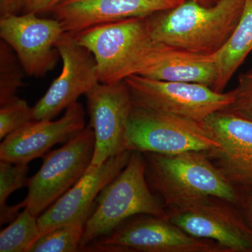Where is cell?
I'll return each instance as SVG.
<instances>
[{
	"mask_svg": "<svg viewBox=\"0 0 252 252\" xmlns=\"http://www.w3.org/2000/svg\"><path fill=\"white\" fill-rule=\"evenodd\" d=\"M83 252H226L215 242L187 234L168 219L149 215L126 220Z\"/></svg>",
	"mask_w": 252,
	"mask_h": 252,
	"instance_id": "52a82bcc",
	"label": "cell"
},
{
	"mask_svg": "<svg viewBox=\"0 0 252 252\" xmlns=\"http://www.w3.org/2000/svg\"><path fill=\"white\" fill-rule=\"evenodd\" d=\"M55 47L62 59V72L33 107L34 120L54 119L99 83L94 55L74 34L64 32Z\"/></svg>",
	"mask_w": 252,
	"mask_h": 252,
	"instance_id": "30bf717a",
	"label": "cell"
},
{
	"mask_svg": "<svg viewBox=\"0 0 252 252\" xmlns=\"http://www.w3.org/2000/svg\"><path fill=\"white\" fill-rule=\"evenodd\" d=\"M38 217L28 209L18 215L0 233V252H27L40 237Z\"/></svg>",
	"mask_w": 252,
	"mask_h": 252,
	"instance_id": "d6986e66",
	"label": "cell"
},
{
	"mask_svg": "<svg viewBox=\"0 0 252 252\" xmlns=\"http://www.w3.org/2000/svg\"><path fill=\"white\" fill-rule=\"evenodd\" d=\"M34 120V111L24 99L16 97L0 109V139L2 140Z\"/></svg>",
	"mask_w": 252,
	"mask_h": 252,
	"instance_id": "603a6c76",
	"label": "cell"
},
{
	"mask_svg": "<svg viewBox=\"0 0 252 252\" xmlns=\"http://www.w3.org/2000/svg\"><path fill=\"white\" fill-rule=\"evenodd\" d=\"M234 91V100L226 110L252 121V67L240 74Z\"/></svg>",
	"mask_w": 252,
	"mask_h": 252,
	"instance_id": "cb8c5ba5",
	"label": "cell"
},
{
	"mask_svg": "<svg viewBox=\"0 0 252 252\" xmlns=\"http://www.w3.org/2000/svg\"><path fill=\"white\" fill-rule=\"evenodd\" d=\"M22 1H25V0H22Z\"/></svg>",
	"mask_w": 252,
	"mask_h": 252,
	"instance_id": "83f0119b",
	"label": "cell"
},
{
	"mask_svg": "<svg viewBox=\"0 0 252 252\" xmlns=\"http://www.w3.org/2000/svg\"><path fill=\"white\" fill-rule=\"evenodd\" d=\"M28 164L13 163L0 160V223H11L22 209L20 203L9 206L6 201L18 189L28 187Z\"/></svg>",
	"mask_w": 252,
	"mask_h": 252,
	"instance_id": "44dd1931",
	"label": "cell"
},
{
	"mask_svg": "<svg viewBox=\"0 0 252 252\" xmlns=\"http://www.w3.org/2000/svg\"><path fill=\"white\" fill-rule=\"evenodd\" d=\"M23 66L13 49L5 41L0 42V106L16 98L23 86ZM24 70V69H23Z\"/></svg>",
	"mask_w": 252,
	"mask_h": 252,
	"instance_id": "7402d4cb",
	"label": "cell"
},
{
	"mask_svg": "<svg viewBox=\"0 0 252 252\" xmlns=\"http://www.w3.org/2000/svg\"><path fill=\"white\" fill-rule=\"evenodd\" d=\"M220 147L203 123L132 106L124 137L126 151L169 155Z\"/></svg>",
	"mask_w": 252,
	"mask_h": 252,
	"instance_id": "5b68a950",
	"label": "cell"
},
{
	"mask_svg": "<svg viewBox=\"0 0 252 252\" xmlns=\"http://www.w3.org/2000/svg\"><path fill=\"white\" fill-rule=\"evenodd\" d=\"M146 168L144 154L132 152L124 170L96 198L94 211L84 227L80 252L132 217L149 215L168 219L165 207L149 188Z\"/></svg>",
	"mask_w": 252,
	"mask_h": 252,
	"instance_id": "277c9868",
	"label": "cell"
},
{
	"mask_svg": "<svg viewBox=\"0 0 252 252\" xmlns=\"http://www.w3.org/2000/svg\"><path fill=\"white\" fill-rule=\"evenodd\" d=\"M89 125L94 133V150L90 166H99L106 160L125 152L124 137L132 104L125 81L99 83L85 94Z\"/></svg>",
	"mask_w": 252,
	"mask_h": 252,
	"instance_id": "7c38bea8",
	"label": "cell"
},
{
	"mask_svg": "<svg viewBox=\"0 0 252 252\" xmlns=\"http://www.w3.org/2000/svg\"><path fill=\"white\" fill-rule=\"evenodd\" d=\"M131 153L125 151L99 166L88 167L77 182L38 217L41 235L91 215L97 195L124 170Z\"/></svg>",
	"mask_w": 252,
	"mask_h": 252,
	"instance_id": "5bb4252c",
	"label": "cell"
},
{
	"mask_svg": "<svg viewBox=\"0 0 252 252\" xmlns=\"http://www.w3.org/2000/svg\"><path fill=\"white\" fill-rule=\"evenodd\" d=\"M90 215L41 235L27 252H80L84 227Z\"/></svg>",
	"mask_w": 252,
	"mask_h": 252,
	"instance_id": "ffe728a7",
	"label": "cell"
},
{
	"mask_svg": "<svg viewBox=\"0 0 252 252\" xmlns=\"http://www.w3.org/2000/svg\"><path fill=\"white\" fill-rule=\"evenodd\" d=\"M185 0H63L54 9L65 32L86 29L131 18H146L173 9Z\"/></svg>",
	"mask_w": 252,
	"mask_h": 252,
	"instance_id": "2e32d148",
	"label": "cell"
},
{
	"mask_svg": "<svg viewBox=\"0 0 252 252\" xmlns=\"http://www.w3.org/2000/svg\"><path fill=\"white\" fill-rule=\"evenodd\" d=\"M63 0H25V12L32 14H41V13L51 11L61 3Z\"/></svg>",
	"mask_w": 252,
	"mask_h": 252,
	"instance_id": "d4e9b609",
	"label": "cell"
},
{
	"mask_svg": "<svg viewBox=\"0 0 252 252\" xmlns=\"http://www.w3.org/2000/svg\"><path fill=\"white\" fill-rule=\"evenodd\" d=\"M143 154L149 187L160 195L166 208L207 197L240 205L241 189L225 178L207 152Z\"/></svg>",
	"mask_w": 252,
	"mask_h": 252,
	"instance_id": "7a4b0ae2",
	"label": "cell"
},
{
	"mask_svg": "<svg viewBox=\"0 0 252 252\" xmlns=\"http://www.w3.org/2000/svg\"><path fill=\"white\" fill-rule=\"evenodd\" d=\"M165 210L187 234L215 242L226 252H252V229L235 204L207 197Z\"/></svg>",
	"mask_w": 252,
	"mask_h": 252,
	"instance_id": "9c48e42d",
	"label": "cell"
},
{
	"mask_svg": "<svg viewBox=\"0 0 252 252\" xmlns=\"http://www.w3.org/2000/svg\"><path fill=\"white\" fill-rule=\"evenodd\" d=\"M64 32L57 19L41 18L32 13L6 15L0 19L1 39L31 77H43L54 69L59 56L55 46Z\"/></svg>",
	"mask_w": 252,
	"mask_h": 252,
	"instance_id": "8fae6325",
	"label": "cell"
},
{
	"mask_svg": "<svg viewBox=\"0 0 252 252\" xmlns=\"http://www.w3.org/2000/svg\"><path fill=\"white\" fill-rule=\"evenodd\" d=\"M140 75L155 80L203 84L213 89L217 69L212 55L193 54L167 46L157 62Z\"/></svg>",
	"mask_w": 252,
	"mask_h": 252,
	"instance_id": "e0dca14e",
	"label": "cell"
},
{
	"mask_svg": "<svg viewBox=\"0 0 252 252\" xmlns=\"http://www.w3.org/2000/svg\"><path fill=\"white\" fill-rule=\"evenodd\" d=\"M94 133L90 126L79 131L62 147L44 155L42 165L28 180V193L21 202L40 216L67 192L90 166L94 150Z\"/></svg>",
	"mask_w": 252,
	"mask_h": 252,
	"instance_id": "8992f818",
	"label": "cell"
},
{
	"mask_svg": "<svg viewBox=\"0 0 252 252\" xmlns=\"http://www.w3.org/2000/svg\"><path fill=\"white\" fill-rule=\"evenodd\" d=\"M203 125L220 145L207 152L214 165L238 188H252V121L224 109Z\"/></svg>",
	"mask_w": 252,
	"mask_h": 252,
	"instance_id": "4fadbf2b",
	"label": "cell"
},
{
	"mask_svg": "<svg viewBox=\"0 0 252 252\" xmlns=\"http://www.w3.org/2000/svg\"><path fill=\"white\" fill-rule=\"evenodd\" d=\"M240 189L241 200L238 208L252 229V188Z\"/></svg>",
	"mask_w": 252,
	"mask_h": 252,
	"instance_id": "484cf974",
	"label": "cell"
},
{
	"mask_svg": "<svg viewBox=\"0 0 252 252\" xmlns=\"http://www.w3.org/2000/svg\"><path fill=\"white\" fill-rule=\"evenodd\" d=\"M245 0H219L206 6L183 1L145 18L153 40L173 49L212 55L224 45L238 24Z\"/></svg>",
	"mask_w": 252,
	"mask_h": 252,
	"instance_id": "6da1fadb",
	"label": "cell"
},
{
	"mask_svg": "<svg viewBox=\"0 0 252 252\" xmlns=\"http://www.w3.org/2000/svg\"><path fill=\"white\" fill-rule=\"evenodd\" d=\"M134 105L199 123L230 107L234 91L217 92L193 83L155 80L135 74L126 78Z\"/></svg>",
	"mask_w": 252,
	"mask_h": 252,
	"instance_id": "ba28073f",
	"label": "cell"
},
{
	"mask_svg": "<svg viewBox=\"0 0 252 252\" xmlns=\"http://www.w3.org/2000/svg\"><path fill=\"white\" fill-rule=\"evenodd\" d=\"M85 127V111L75 102L59 120H33L3 139L0 160L28 164L44 157L56 144L67 142Z\"/></svg>",
	"mask_w": 252,
	"mask_h": 252,
	"instance_id": "9a60e30c",
	"label": "cell"
},
{
	"mask_svg": "<svg viewBox=\"0 0 252 252\" xmlns=\"http://www.w3.org/2000/svg\"><path fill=\"white\" fill-rule=\"evenodd\" d=\"M252 51V0H245L243 14L229 39L212 54L217 69L213 90L223 92L230 79Z\"/></svg>",
	"mask_w": 252,
	"mask_h": 252,
	"instance_id": "ac0fdd59",
	"label": "cell"
},
{
	"mask_svg": "<svg viewBox=\"0 0 252 252\" xmlns=\"http://www.w3.org/2000/svg\"><path fill=\"white\" fill-rule=\"evenodd\" d=\"M74 34L94 55L102 84L140 75L157 62L167 47L153 40L145 18L104 23Z\"/></svg>",
	"mask_w": 252,
	"mask_h": 252,
	"instance_id": "3957f363",
	"label": "cell"
},
{
	"mask_svg": "<svg viewBox=\"0 0 252 252\" xmlns=\"http://www.w3.org/2000/svg\"><path fill=\"white\" fill-rule=\"evenodd\" d=\"M185 1H187V0H185ZM189 1H195L203 6H210L217 4L219 0H189Z\"/></svg>",
	"mask_w": 252,
	"mask_h": 252,
	"instance_id": "4316f807",
	"label": "cell"
}]
</instances>
